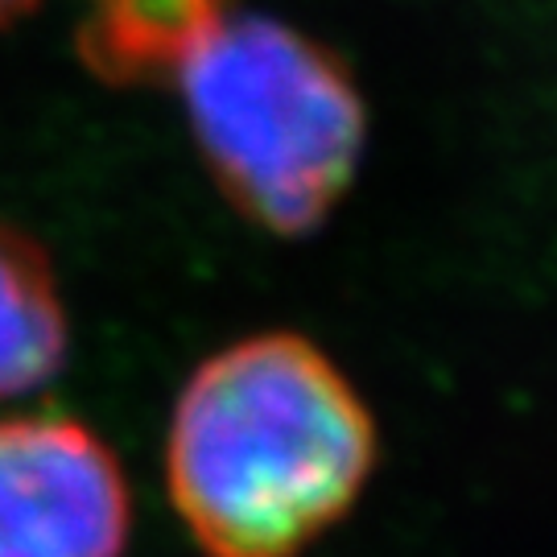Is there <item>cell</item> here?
Here are the masks:
<instances>
[{
	"label": "cell",
	"instance_id": "6da1fadb",
	"mask_svg": "<svg viewBox=\"0 0 557 557\" xmlns=\"http://www.w3.org/2000/svg\"><path fill=\"white\" fill-rule=\"evenodd\" d=\"M372 462V413L301 335L207 359L165 446L174 508L207 557H298L356 504Z\"/></svg>",
	"mask_w": 557,
	"mask_h": 557
},
{
	"label": "cell",
	"instance_id": "7a4b0ae2",
	"mask_svg": "<svg viewBox=\"0 0 557 557\" xmlns=\"http://www.w3.org/2000/svg\"><path fill=\"white\" fill-rule=\"evenodd\" d=\"M174 87L220 190L252 223L298 236L347 190L363 108L319 41L236 13L202 41Z\"/></svg>",
	"mask_w": 557,
	"mask_h": 557
},
{
	"label": "cell",
	"instance_id": "3957f363",
	"mask_svg": "<svg viewBox=\"0 0 557 557\" xmlns=\"http://www.w3.org/2000/svg\"><path fill=\"white\" fill-rule=\"evenodd\" d=\"M124 541L128 487L83 421H0V557H120Z\"/></svg>",
	"mask_w": 557,
	"mask_h": 557
},
{
	"label": "cell",
	"instance_id": "277c9868",
	"mask_svg": "<svg viewBox=\"0 0 557 557\" xmlns=\"http://www.w3.org/2000/svg\"><path fill=\"white\" fill-rule=\"evenodd\" d=\"M239 0H75L79 62L108 87H174Z\"/></svg>",
	"mask_w": 557,
	"mask_h": 557
},
{
	"label": "cell",
	"instance_id": "5b68a950",
	"mask_svg": "<svg viewBox=\"0 0 557 557\" xmlns=\"http://www.w3.org/2000/svg\"><path fill=\"white\" fill-rule=\"evenodd\" d=\"M66 359L59 277L34 236L0 227V400L41 388Z\"/></svg>",
	"mask_w": 557,
	"mask_h": 557
},
{
	"label": "cell",
	"instance_id": "8992f818",
	"mask_svg": "<svg viewBox=\"0 0 557 557\" xmlns=\"http://www.w3.org/2000/svg\"><path fill=\"white\" fill-rule=\"evenodd\" d=\"M38 4L41 0H0V29H9V25H17L21 17H29Z\"/></svg>",
	"mask_w": 557,
	"mask_h": 557
}]
</instances>
